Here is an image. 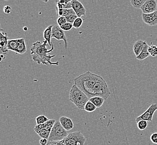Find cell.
<instances>
[{
    "instance_id": "cell-25",
    "label": "cell",
    "mask_w": 157,
    "mask_h": 145,
    "mask_svg": "<svg viewBox=\"0 0 157 145\" xmlns=\"http://www.w3.org/2000/svg\"><path fill=\"white\" fill-rule=\"evenodd\" d=\"M137 125H138V128L139 130H144L147 127L148 123H147V121L141 120L137 123Z\"/></svg>"
},
{
    "instance_id": "cell-8",
    "label": "cell",
    "mask_w": 157,
    "mask_h": 145,
    "mask_svg": "<svg viewBox=\"0 0 157 145\" xmlns=\"http://www.w3.org/2000/svg\"><path fill=\"white\" fill-rule=\"evenodd\" d=\"M65 31L61 29L59 25H55L52 29V38H55L58 40H63L65 44V48H67V38L65 33Z\"/></svg>"
},
{
    "instance_id": "cell-7",
    "label": "cell",
    "mask_w": 157,
    "mask_h": 145,
    "mask_svg": "<svg viewBox=\"0 0 157 145\" xmlns=\"http://www.w3.org/2000/svg\"><path fill=\"white\" fill-rule=\"evenodd\" d=\"M156 111H157V104L156 103L152 104L147 109V111L145 112H144L143 114L136 117V121L137 123L141 120H144L147 122H151L154 113Z\"/></svg>"
},
{
    "instance_id": "cell-37",
    "label": "cell",
    "mask_w": 157,
    "mask_h": 145,
    "mask_svg": "<svg viewBox=\"0 0 157 145\" xmlns=\"http://www.w3.org/2000/svg\"><path fill=\"white\" fill-rule=\"evenodd\" d=\"M65 1H66L67 3H69V2H71L73 0H65Z\"/></svg>"
},
{
    "instance_id": "cell-33",
    "label": "cell",
    "mask_w": 157,
    "mask_h": 145,
    "mask_svg": "<svg viewBox=\"0 0 157 145\" xmlns=\"http://www.w3.org/2000/svg\"><path fill=\"white\" fill-rule=\"evenodd\" d=\"M3 12L6 14H9L11 12V7L10 6H5L3 7Z\"/></svg>"
},
{
    "instance_id": "cell-38",
    "label": "cell",
    "mask_w": 157,
    "mask_h": 145,
    "mask_svg": "<svg viewBox=\"0 0 157 145\" xmlns=\"http://www.w3.org/2000/svg\"><path fill=\"white\" fill-rule=\"evenodd\" d=\"M42 1H43V2H44L46 3V2H48L49 0H42Z\"/></svg>"
},
{
    "instance_id": "cell-26",
    "label": "cell",
    "mask_w": 157,
    "mask_h": 145,
    "mask_svg": "<svg viewBox=\"0 0 157 145\" xmlns=\"http://www.w3.org/2000/svg\"><path fill=\"white\" fill-rule=\"evenodd\" d=\"M83 23V19L82 18H78L73 23V27L75 29H78L79 27L82 26V24Z\"/></svg>"
},
{
    "instance_id": "cell-17",
    "label": "cell",
    "mask_w": 157,
    "mask_h": 145,
    "mask_svg": "<svg viewBox=\"0 0 157 145\" xmlns=\"http://www.w3.org/2000/svg\"><path fill=\"white\" fill-rule=\"evenodd\" d=\"M53 26L54 25L48 26V27H47L44 31V38L45 40H46L48 41V45L51 46V47L54 45L53 44H52V41H51L52 38V29Z\"/></svg>"
},
{
    "instance_id": "cell-6",
    "label": "cell",
    "mask_w": 157,
    "mask_h": 145,
    "mask_svg": "<svg viewBox=\"0 0 157 145\" xmlns=\"http://www.w3.org/2000/svg\"><path fill=\"white\" fill-rule=\"evenodd\" d=\"M65 145H84L86 138L80 132L70 133L63 139Z\"/></svg>"
},
{
    "instance_id": "cell-27",
    "label": "cell",
    "mask_w": 157,
    "mask_h": 145,
    "mask_svg": "<svg viewBox=\"0 0 157 145\" xmlns=\"http://www.w3.org/2000/svg\"><path fill=\"white\" fill-rule=\"evenodd\" d=\"M61 29H63V31H70L72 29L73 27V25L72 24L67 22L65 23V24L61 25L60 26Z\"/></svg>"
},
{
    "instance_id": "cell-10",
    "label": "cell",
    "mask_w": 157,
    "mask_h": 145,
    "mask_svg": "<svg viewBox=\"0 0 157 145\" xmlns=\"http://www.w3.org/2000/svg\"><path fill=\"white\" fill-rule=\"evenodd\" d=\"M142 20L145 24L150 26L157 25V11L151 14H142Z\"/></svg>"
},
{
    "instance_id": "cell-14",
    "label": "cell",
    "mask_w": 157,
    "mask_h": 145,
    "mask_svg": "<svg viewBox=\"0 0 157 145\" xmlns=\"http://www.w3.org/2000/svg\"><path fill=\"white\" fill-rule=\"evenodd\" d=\"M59 121L62 126L67 130V131L71 130L74 128V124L71 118L67 117L65 116H63L60 118Z\"/></svg>"
},
{
    "instance_id": "cell-36",
    "label": "cell",
    "mask_w": 157,
    "mask_h": 145,
    "mask_svg": "<svg viewBox=\"0 0 157 145\" xmlns=\"http://www.w3.org/2000/svg\"><path fill=\"white\" fill-rule=\"evenodd\" d=\"M56 9V12H57V15L60 16H63V9Z\"/></svg>"
},
{
    "instance_id": "cell-31",
    "label": "cell",
    "mask_w": 157,
    "mask_h": 145,
    "mask_svg": "<svg viewBox=\"0 0 157 145\" xmlns=\"http://www.w3.org/2000/svg\"><path fill=\"white\" fill-rule=\"evenodd\" d=\"M47 145H65L63 140L60 141H51L48 142Z\"/></svg>"
},
{
    "instance_id": "cell-18",
    "label": "cell",
    "mask_w": 157,
    "mask_h": 145,
    "mask_svg": "<svg viewBox=\"0 0 157 145\" xmlns=\"http://www.w3.org/2000/svg\"><path fill=\"white\" fill-rule=\"evenodd\" d=\"M149 46L148 45V44L146 41H145V44L144 46L143 49L142 50L141 53L136 57V58L139 60V61H144L145 59H147V57H149L150 56V54L148 52V48H149Z\"/></svg>"
},
{
    "instance_id": "cell-15",
    "label": "cell",
    "mask_w": 157,
    "mask_h": 145,
    "mask_svg": "<svg viewBox=\"0 0 157 145\" xmlns=\"http://www.w3.org/2000/svg\"><path fill=\"white\" fill-rule=\"evenodd\" d=\"M145 44V41H143L142 40H138L135 42L133 45V52L134 54L136 57H138L142 52L144 46Z\"/></svg>"
},
{
    "instance_id": "cell-32",
    "label": "cell",
    "mask_w": 157,
    "mask_h": 145,
    "mask_svg": "<svg viewBox=\"0 0 157 145\" xmlns=\"http://www.w3.org/2000/svg\"><path fill=\"white\" fill-rule=\"evenodd\" d=\"M151 140L154 144H157V133L151 134Z\"/></svg>"
},
{
    "instance_id": "cell-20",
    "label": "cell",
    "mask_w": 157,
    "mask_h": 145,
    "mask_svg": "<svg viewBox=\"0 0 157 145\" xmlns=\"http://www.w3.org/2000/svg\"><path fill=\"white\" fill-rule=\"evenodd\" d=\"M147 0H130V4L136 9H140Z\"/></svg>"
},
{
    "instance_id": "cell-2",
    "label": "cell",
    "mask_w": 157,
    "mask_h": 145,
    "mask_svg": "<svg viewBox=\"0 0 157 145\" xmlns=\"http://www.w3.org/2000/svg\"><path fill=\"white\" fill-rule=\"evenodd\" d=\"M99 76L89 71L74 79L75 84L90 98L93 97L94 85Z\"/></svg>"
},
{
    "instance_id": "cell-9",
    "label": "cell",
    "mask_w": 157,
    "mask_h": 145,
    "mask_svg": "<svg viewBox=\"0 0 157 145\" xmlns=\"http://www.w3.org/2000/svg\"><path fill=\"white\" fill-rule=\"evenodd\" d=\"M72 9L75 12L76 15L78 18L86 15V10L80 1L78 0H73L71 2Z\"/></svg>"
},
{
    "instance_id": "cell-21",
    "label": "cell",
    "mask_w": 157,
    "mask_h": 145,
    "mask_svg": "<svg viewBox=\"0 0 157 145\" xmlns=\"http://www.w3.org/2000/svg\"><path fill=\"white\" fill-rule=\"evenodd\" d=\"M8 49L9 51L16 53L17 48V39H11L8 40Z\"/></svg>"
},
{
    "instance_id": "cell-34",
    "label": "cell",
    "mask_w": 157,
    "mask_h": 145,
    "mask_svg": "<svg viewBox=\"0 0 157 145\" xmlns=\"http://www.w3.org/2000/svg\"><path fill=\"white\" fill-rule=\"evenodd\" d=\"M48 142V139H46L41 138V139H40V144L41 145H47Z\"/></svg>"
},
{
    "instance_id": "cell-22",
    "label": "cell",
    "mask_w": 157,
    "mask_h": 145,
    "mask_svg": "<svg viewBox=\"0 0 157 145\" xmlns=\"http://www.w3.org/2000/svg\"><path fill=\"white\" fill-rule=\"evenodd\" d=\"M97 108V107L94 105V103H92L91 101L89 100L85 106L84 110L86 112L91 113L95 111Z\"/></svg>"
},
{
    "instance_id": "cell-3",
    "label": "cell",
    "mask_w": 157,
    "mask_h": 145,
    "mask_svg": "<svg viewBox=\"0 0 157 145\" xmlns=\"http://www.w3.org/2000/svg\"><path fill=\"white\" fill-rule=\"evenodd\" d=\"M70 100L79 109H84L85 106L89 100V98L76 85L74 84L70 92Z\"/></svg>"
},
{
    "instance_id": "cell-19",
    "label": "cell",
    "mask_w": 157,
    "mask_h": 145,
    "mask_svg": "<svg viewBox=\"0 0 157 145\" xmlns=\"http://www.w3.org/2000/svg\"><path fill=\"white\" fill-rule=\"evenodd\" d=\"M89 100L93 103H94V105L97 107V108H100L103 106L104 103V101L105 100L103 97L96 96V97H91L89 98Z\"/></svg>"
},
{
    "instance_id": "cell-5",
    "label": "cell",
    "mask_w": 157,
    "mask_h": 145,
    "mask_svg": "<svg viewBox=\"0 0 157 145\" xmlns=\"http://www.w3.org/2000/svg\"><path fill=\"white\" fill-rule=\"evenodd\" d=\"M68 135L67 130L62 126L60 121H56L48 137V142L60 141L65 139Z\"/></svg>"
},
{
    "instance_id": "cell-16",
    "label": "cell",
    "mask_w": 157,
    "mask_h": 145,
    "mask_svg": "<svg viewBox=\"0 0 157 145\" xmlns=\"http://www.w3.org/2000/svg\"><path fill=\"white\" fill-rule=\"evenodd\" d=\"M17 48L16 53L17 54H24L26 52V45L25 41L24 38H20L17 39Z\"/></svg>"
},
{
    "instance_id": "cell-29",
    "label": "cell",
    "mask_w": 157,
    "mask_h": 145,
    "mask_svg": "<svg viewBox=\"0 0 157 145\" xmlns=\"http://www.w3.org/2000/svg\"><path fill=\"white\" fill-rule=\"evenodd\" d=\"M67 18L65 16H60L58 18L57 20V23H58V25L59 26H61V25L65 24V23H67Z\"/></svg>"
},
{
    "instance_id": "cell-39",
    "label": "cell",
    "mask_w": 157,
    "mask_h": 145,
    "mask_svg": "<svg viewBox=\"0 0 157 145\" xmlns=\"http://www.w3.org/2000/svg\"><path fill=\"white\" fill-rule=\"evenodd\" d=\"M5 1H8V0H5Z\"/></svg>"
},
{
    "instance_id": "cell-23",
    "label": "cell",
    "mask_w": 157,
    "mask_h": 145,
    "mask_svg": "<svg viewBox=\"0 0 157 145\" xmlns=\"http://www.w3.org/2000/svg\"><path fill=\"white\" fill-rule=\"evenodd\" d=\"M48 120H49V119L44 115H40L36 118V122L37 124L44 123H46V122H48Z\"/></svg>"
},
{
    "instance_id": "cell-24",
    "label": "cell",
    "mask_w": 157,
    "mask_h": 145,
    "mask_svg": "<svg viewBox=\"0 0 157 145\" xmlns=\"http://www.w3.org/2000/svg\"><path fill=\"white\" fill-rule=\"evenodd\" d=\"M148 52L149 54L152 57H155L157 56V46L152 45L150 46L148 48Z\"/></svg>"
},
{
    "instance_id": "cell-4",
    "label": "cell",
    "mask_w": 157,
    "mask_h": 145,
    "mask_svg": "<svg viewBox=\"0 0 157 145\" xmlns=\"http://www.w3.org/2000/svg\"><path fill=\"white\" fill-rule=\"evenodd\" d=\"M110 94L111 92L107 83L104 78L100 76L94 85L93 97L96 96L103 97L106 100H108Z\"/></svg>"
},
{
    "instance_id": "cell-28",
    "label": "cell",
    "mask_w": 157,
    "mask_h": 145,
    "mask_svg": "<svg viewBox=\"0 0 157 145\" xmlns=\"http://www.w3.org/2000/svg\"><path fill=\"white\" fill-rule=\"evenodd\" d=\"M70 15H76L75 12L73 9H63V16Z\"/></svg>"
},
{
    "instance_id": "cell-35",
    "label": "cell",
    "mask_w": 157,
    "mask_h": 145,
    "mask_svg": "<svg viewBox=\"0 0 157 145\" xmlns=\"http://www.w3.org/2000/svg\"><path fill=\"white\" fill-rule=\"evenodd\" d=\"M63 9H72V6H71V3H67V4H63Z\"/></svg>"
},
{
    "instance_id": "cell-12",
    "label": "cell",
    "mask_w": 157,
    "mask_h": 145,
    "mask_svg": "<svg viewBox=\"0 0 157 145\" xmlns=\"http://www.w3.org/2000/svg\"><path fill=\"white\" fill-rule=\"evenodd\" d=\"M143 14H151L157 11V1L156 0H147L141 7Z\"/></svg>"
},
{
    "instance_id": "cell-11",
    "label": "cell",
    "mask_w": 157,
    "mask_h": 145,
    "mask_svg": "<svg viewBox=\"0 0 157 145\" xmlns=\"http://www.w3.org/2000/svg\"><path fill=\"white\" fill-rule=\"evenodd\" d=\"M7 34L3 33L2 30L0 32V53L1 55H6L9 52L8 49V39Z\"/></svg>"
},
{
    "instance_id": "cell-13",
    "label": "cell",
    "mask_w": 157,
    "mask_h": 145,
    "mask_svg": "<svg viewBox=\"0 0 157 145\" xmlns=\"http://www.w3.org/2000/svg\"><path fill=\"white\" fill-rule=\"evenodd\" d=\"M56 121L54 119L49 120L47 122H46V126L45 128L44 129L41 130L40 131L39 133H38L39 136L41 137V138L46 139H48V137L50 135V132L52 131V128L54 125Z\"/></svg>"
},
{
    "instance_id": "cell-1",
    "label": "cell",
    "mask_w": 157,
    "mask_h": 145,
    "mask_svg": "<svg viewBox=\"0 0 157 145\" xmlns=\"http://www.w3.org/2000/svg\"><path fill=\"white\" fill-rule=\"evenodd\" d=\"M48 42L46 40L44 41H36L33 43L30 49V53L32 57V59L33 61L36 62L39 64H42L44 65H59V63L57 62H52V59L55 57V55H50L48 54L52 53L54 49V45L52 46V48L48 50L47 48L48 45Z\"/></svg>"
},
{
    "instance_id": "cell-30",
    "label": "cell",
    "mask_w": 157,
    "mask_h": 145,
    "mask_svg": "<svg viewBox=\"0 0 157 145\" xmlns=\"http://www.w3.org/2000/svg\"><path fill=\"white\" fill-rule=\"evenodd\" d=\"M65 17L67 18V22L71 23L72 24H73L74 21H75L76 19L78 18L77 15L67 16H65Z\"/></svg>"
}]
</instances>
